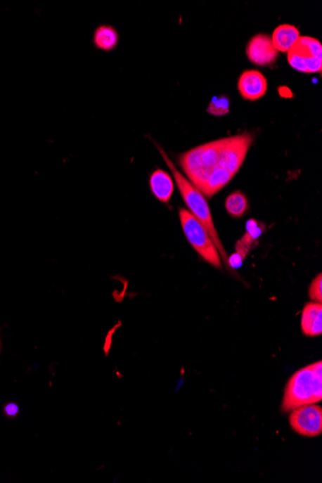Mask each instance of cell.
Instances as JSON below:
<instances>
[{"label":"cell","instance_id":"6da1fadb","mask_svg":"<svg viewBox=\"0 0 322 483\" xmlns=\"http://www.w3.org/2000/svg\"><path fill=\"white\" fill-rule=\"evenodd\" d=\"M253 141V135L244 132L206 143L180 155L179 165L189 181L212 198L235 178Z\"/></svg>","mask_w":322,"mask_h":483},{"label":"cell","instance_id":"7a4b0ae2","mask_svg":"<svg viewBox=\"0 0 322 483\" xmlns=\"http://www.w3.org/2000/svg\"><path fill=\"white\" fill-rule=\"evenodd\" d=\"M157 147L158 150H160L161 157L165 160L166 165H168L171 173H172L174 181H176V186H178L179 191H180L181 195V198L186 202V207H188V212L206 228L210 238H212L215 246H217L221 259L224 261V266H228V256L224 246H223L219 236H218L217 228H215L214 218H212V212H210L209 202H207L206 197L193 183L189 181L186 176H184L178 170V168L176 167L173 161L166 154L165 150L157 146Z\"/></svg>","mask_w":322,"mask_h":483},{"label":"cell","instance_id":"3957f363","mask_svg":"<svg viewBox=\"0 0 322 483\" xmlns=\"http://www.w3.org/2000/svg\"><path fill=\"white\" fill-rule=\"evenodd\" d=\"M322 399V363L321 361L298 371L285 389L282 411L290 412L303 405L314 404Z\"/></svg>","mask_w":322,"mask_h":483},{"label":"cell","instance_id":"277c9868","mask_svg":"<svg viewBox=\"0 0 322 483\" xmlns=\"http://www.w3.org/2000/svg\"><path fill=\"white\" fill-rule=\"evenodd\" d=\"M179 217L184 236L192 247L215 269H222L221 257L204 226L188 210L180 209Z\"/></svg>","mask_w":322,"mask_h":483},{"label":"cell","instance_id":"5b68a950","mask_svg":"<svg viewBox=\"0 0 322 483\" xmlns=\"http://www.w3.org/2000/svg\"><path fill=\"white\" fill-rule=\"evenodd\" d=\"M288 62L295 71L305 74L321 72L322 46L318 39L300 36L295 46L288 51Z\"/></svg>","mask_w":322,"mask_h":483},{"label":"cell","instance_id":"8992f818","mask_svg":"<svg viewBox=\"0 0 322 483\" xmlns=\"http://www.w3.org/2000/svg\"><path fill=\"white\" fill-rule=\"evenodd\" d=\"M292 430L306 437H315L322 432V410L314 404L303 405L293 409L290 416Z\"/></svg>","mask_w":322,"mask_h":483},{"label":"cell","instance_id":"52a82bcc","mask_svg":"<svg viewBox=\"0 0 322 483\" xmlns=\"http://www.w3.org/2000/svg\"><path fill=\"white\" fill-rule=\"evenodd\" d=\"M246 56L252 63L258 66H269L278 58V51L272 43L271 37L259 33L249 41L246 46Z\"/></svg>","mask_w":322,"mask_h":483},{"label":"cell","instance_id":"ba28073f","mask_svg":"<svg viewBox=\"0 0 322 483\" xmlns=\"http://www.w3.org/2000/svg\"><path fill=\"white\" fill-rule=\"evenodd\" d=\"M238 92L247 101H257L264 97L267 91L266 77L257 70H247L241 74L238 82Z\"/></svg>","mask_w":322,"mask_h":483},{"label":"cell","instance_id":"9c48e42d","mask_svg":"<svg viewBox=\"0 0 322 483\" xmlns=\"http://www.w3.org/2000/svg\"><path fill=\"white\" fill-rule=\"evenodd\" d=\"M149 183L150 191L158 201L167 204L172 198L175 183L166 171L157 169L150 175Z\"/></svg>","mask_w":322,"mask_h":483},{"label":"cell","instance_id":"30bf717a","mask_svg":"<svg viewBox=\"0 0 322 483\" xmlns=\"http://www.w3.org/2000/svg\"><path fill=\"white\" fill-rule=\"evenodd\" d=\"M301 329L309 337L319 336L322 333L321 303H308L303 309L301 316Z\"/></svg>","mask_w":322,"mask_h":483},{"label":"cell","instance_id":"8fae6325","mask_svg":"<svg viewBox=\"0 0 322 483\" xmlns=\"http://www.w3.org/2000/svg\"><path fill=\"white\" fill-rule=\"evenodd\" d=\"M264 232V226L258 220L249 219L246 222V232L236 244V253L240 254L243 259L259 244V236Z\"/></svg>","mask_w":322,"mask_h":483},{"label":"cell","instance_id":"7c38bea8","mask_svg":"<svg viewBox=\"0 0 322 483\" xmlns=\"http://www.w3.org/2000/svg\"><path fill=\"white\" fill-rule=\"evenodd\" d=\"M300 31L292 25H281L275 28L271 41L278 53H288L300 38Z\"/></svg>","mask_w":322,"mask_h":483},{"label":"cell","instance_id":"4fadbf2b","mask_svg":"<svg viewBox=\"0 0 322 483\" xmlns=\"http://www.w3.org/2000/svg\"><path fill=\"white\" fill-rule=\"evenodd\" d=\"M119 36L118 31L112 25H101L96 28L93 33V46L98 51H112L118 46Z\"/></svg>","mask_w":322,"mask_h":483},{"label":"cell","instance_id":"5bb4252c","mask_svg":"<svg viewBox=\"0 0 322 483\" xmlns=\"http://www.w3.org/2000/svg\"><path fill=\"white\" fill-rule=\"evenodd\" d=\"M225 207L231 217L235 218L243 217L248 210L247 198H246L245 195L243 192H233L226 199Z\"/></svg>","mask_w":322,"mask_h":483},{"label":"cell","instance_id":"9a60e30c","mask_svg":"<svg viewBox=\"0 0 322 483\" xmlns=\"http://www.w3.org/2000/svg\"><path fill=\"white\" fill-rule=\"evenodd\" d=\"M207 112L214 116H224L230 112V100L226 95L214 97L210 101Z\"/></svg>","mask_w":322,"mask_h":483},{"label":"cell","instance_id":"2e32d148","mask_svg":"<svg viewBox=\"0 0 322 483\" xmlns=\"http://www.w3.org/2000/svg\"><path fill=\"white\" fill-rule=\"evenodd\" d=\"M309 296L311 300L316 303L322 302V275L318 274V276L314 279L309 289Z\"/></svg>","mask_w":322,"mask_h":483},{"label":"cell","instance_id":"e0dca14e","mask_svg":"<svg viewBox=\"0 0 322 483\" xmlns=\"http://www.w3.org/2000/svg\"><path fill=\"white\" fill-rule=\"evenodd\" d=\"M2 413L7 419H15V418L19 417L20 413V405L17 402H8L2 407Z\"/></svg>","mask_w":322,"mask_h":483},{"label":"cell","instance_id":"ac0fdd59","mask_svg":"<svg viewBox=\"0 0 322 483\" xmlns=\"http://www.w3.org/2000/svg\"><path fill=\"white\" fill-rule=\"evenodd\" d=\"M244 259L238 253H233L232 256L228 257V266L231 269H238L243 266Z\"/></svg>","mask_w":322,"mask_h":483},{"label":"cell","instance_id":"d6986e66","mask_svg":"<svg viewBox=\"0 0 322 483\" xmlns=\"http://www.w3.org/2000/svg\"><path fill=\"white\" fill-rule=\"evenodd\" d=\"M278 92L282 98H292L293 96V93L289 87L281 86L278 89Z\"/></svg>","mask_w":322,"mask_h":483}]
</instances>
